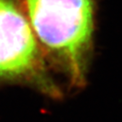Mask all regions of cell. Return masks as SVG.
Instances as JSON below:
<instances>
[{"mask_svg": "<svg viewBox=\"0 0 122 122\" xmlns=\"http://www.w3.org/2000/svg\"><path fill=\"white\" fill-rule=\"evenodd\" d=\"M48 62L73 88L86 84L95 25L94 0H23Z\"/></svg>", "mask_w": 122, "mask_h": 122, "instance_id": "obj_1", "label": "cell"}, {"mask_svg": "<svg viewBox=\"0 0 122 122\" xmlns=\"http://www.w3.org/2000/svg\"><path fill=\"white\" fill-rule=\"evenodd\" d=\"M0 81L29 85L52 99L62 96L20 0H0Z\"/></svg>", "mask_w": 122, "mask_h": 122, "instance_id": "obj_2", "label": "cell"}]
</instances>
